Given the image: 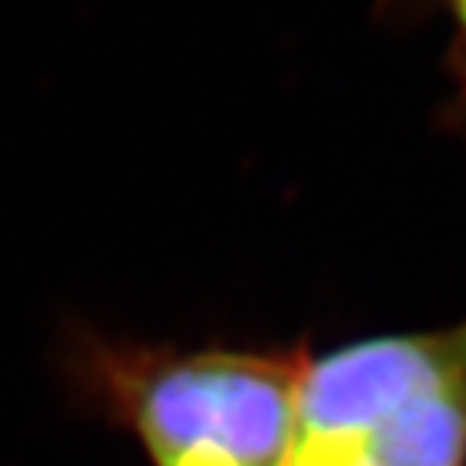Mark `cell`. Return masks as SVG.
Returning <instances> with one entry per match:
<instances>
[{
	"label": "cell",
	"instance_id": "cell-1",
	"mask_svg": "<svg viewBox=\"0 0 466 466\" xmlns=\"http://www.w3.org/2000/svg\"><path fill=\"white\" fill-rule=\"evenodd\" d=\"M305 347L81 337L78 386L149 466H289Z\"/></svg>",
	"mask_w": 466,
	"mask_h": 466
},
{
	"label": "cell",
	"instance_id": "cell-2",
	"mask_svg": "<svg viewBox=\"0 0 466 466\" xmlns=\"http://www.w3.org/2000/svg\"><path fill=\"white\" fill-rule=\"evenodd\" d=\"M289 466H466V314L308 353Z\"/></svg>",
	"mask_w": 466,
	"mask_h": 466
},
{
	"label": "cell",
	"instance_id": "cell-3",
	"mask_svg": "<svg viewBox=\"0 0 466 466\" xmlns=\"http://www.w3.org/2000/svg\"><path fill=\"white\" fill-rule=\"evenodd\" d=\"M447 14H451L453 26H457V36H460V49L466 56V0H444Z\"/></svg>",
	"mask_w": 466,
	"mask_h": 466
}]
</instances>
